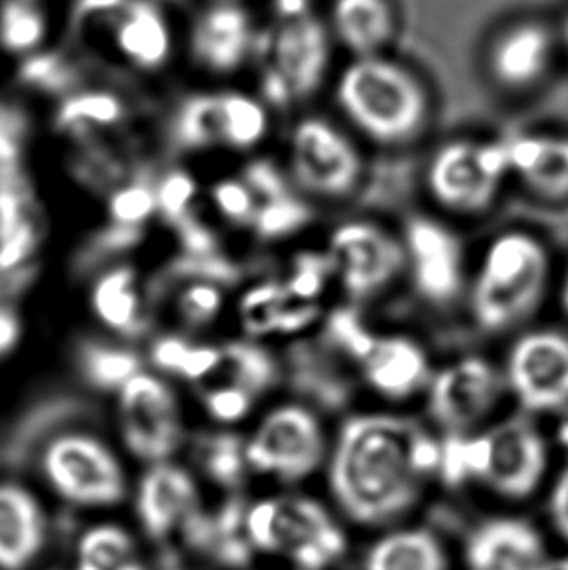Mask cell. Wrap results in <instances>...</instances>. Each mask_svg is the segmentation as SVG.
I'll return each instance as SVG.
<instances>
[{
	"mask_svg": "<svg viewBox=\"0 0 568 570\" xmlns=\"http://www.w3.org/2000/svg\"><path fill=\"white\" fill-rule=\"evenodd\" d=\"M440 439L398 413H359L341 424L323 468L333 509L349 528L408 524L438 485Z\"/></svg>",
	"mask_w": 568,
	"mask_h": 570,
	"instance_id": "cell-1",
	"label": "cell"
},
{
	"mask_svg": "<svg viewBox=\"0 0 568 570\" xmlns=\"http://www.w3.org/2000/svg\"><path fill=\"white\" fill-rule=\"evenodd\" d=\"M549 473L551 444L538 424L523 416L440 439L438 485L476 489L520 507L546 491Z\"/></svg>",
	"mask_w": 568,
	"mask_h": 570,
	"instance_id": "cell-2",
	"label": "cell"
},
{
	"mask_svg": "<svg viewBox=\"0 0 568 570\" xmlns=\"http://www.w3.org/2000/svg\"><path fill=\"white\" fill-rule=\"evenodd\" d=\"M244 535L255 559L288 570H337L351 551L349 524L337 510L302 491L246 499Z\"/></svg>",
	"mask_w": 568,
	"mask_h": 570,
	"instance_id": "cell-3",
	"label": "cell"
},
{
	"mask_svg": "<svg viewBox=\"0 0 568 570\" xmlns=\"http://www.w3.org/2000/svg\"><path fill=\"white\" fill-rule=\"evenodd\" d=\"M335 101L346 121L380 147L415 142L432 117L427 85L388 55L351 59L339 72Z\"/></svg>",
	"mask_w": 568,
	"mask_h": 570,
	"instance_id": "cell-4",
	"label": "cell"
},
{
	"mask_svg": "<svg viewBox=\"0 0 568 570\" xmlns=\"http://www.w3.org/2000/svg\"><path fill=\"white\" fill-rule=\"evenodd\" d=\"M549 283L546 244L530 232H502L484 247L469 281L471 317L481 332H510L538 312Z\"/></svg>",
	"mask_w": 568,
	"mask_h": 570,
	"instance_id": "cell-5",
	"label": "cell"
},
{
	"mask_svg": "<svg viewBox=\"0 0 568 570\" xmlns=\"http://www.w3.org/2000/svg\"><path fill=\"white\" fill-rule=\"evenodd\" d=\"M39 475L61 507L92 518L111 517L131 499L121 458L104 440L85 432L49 440L39 454Z\"/></svg>",
	"mask_w": 568,
	"mask_h": 570,
	"instance_id": "cell-6",
	"label": "cell"
},
{
	"mask_svg": "<svg viewBox=\"0 0 568 570\" xmlns=\"http://www.w3.org/2000/svg\"><path fill=\"white\" fill-rule=\"evenodd\" d=\"M333 38L312 10L284 12L263 47L262 92L273 108H291L322 88L330 72Z\"/></svg>",
	"mask_w": 568,
	"mask_h": 570,
	"instance_id": "cell-7",
	"label": "cell"
},
{
	"mask_svg": "<svg viewBox=\"0 0 568 570\" xmlns=\"http://www.w3.org/2000/svg\"><path fill=\"white\" fill-rule=\"evenodd\" d=\"M330 446L320 416L312 409L288 403L265 415L246 440L247 470L283 489H296L323 473Z\"/></svg>",
	"mask_w": 568,
	"mask_h": 570,
	"instance_id": "cell-8",
	"label": "cell"
},
{
	"mask_svg": "<svg viewBox=\"0 0 568 570\" xmlns=\"http://www.w3.org/2000/svg\"><path fill=\"white\" fill-rule=\"evenodd\" d=\"M510 178L507 140H445L424 174L430 197L458 215H479Z\"/></svg>",
	"mask_w": 568,
	"mask_h": 570,
	"instance_id": "cell-9",
	"label": "cell"
},
{
	"mask_svg": "<svg viewBox=\"0 0 568 570\" xmlns=\"http://www.w3.org/2000/svg\"><path fill=\"white\" fill-rule=\"evenodd\" d=\"M507 392L502 368L487 356L466 355L432 371L424 395L440 431L468 434L483 429Z\"/></svg>",
	"mask_w": 568,
	"mask_h": 570,
	"instance_id": "cell-10",
	"label": "cell"
},
{
	"mask_svg": "<svg viewBox=\"0 0 568 570\" xmlns=\"http://www.w3.org/2000/svg\"><path fill=\"white\" fill-rule=\"evenodd\" d=\"M333 281L353 301L384 293L405 271L400 236L372 220H349L331 232L325 247Z\"/></svg>",
	"mask_w": 568,
	"mask_h": 570,
	"instance_id": "cell-11",
	"label": "cell"
},
{
	"mask_svg": "<svg viewBox=\"0 0 568 570\" xmlns=\"http://www.w3.org/2000/svg\"><path fill=\"white\" fill-rule=\"evenodd\" d=\"M291 176L302 191L320 199H345L364 176L353 139L325 117H304L291 135Z\"/></svg>",
	"mask_w": 568,
	"mask_h": 570,
	"instance_id": "cell-12",
	"label": "cell"
},
{
	"mask_svg": "<svg viewBox=\"0 0 568 570\" xmlns=\"http://www.w3.org/2000/svg\"><path fill=\"white\" fill-rule=\"evenodd\" d=\"M129 504L140 540L156 549L177 543L193 518L207 507L197 475L174 462L148 465L133 485Z\"/></svg>",
	"mask_w": 568,
	"mask_h": 570,
	"instance_id": "cell-13",
	"label": "cell"
},
{
	"mask_svg": "<svg viewBox=\"0 0 568 570\" xmlns=\"http://www.w3.org/2000/svg\"><path fill=\"white\" fill-rule=\"evenodd\" d=\"M119 429L127 452L146 468L172 462L184 442L176 395L161 380L140 372L121 387Z\"/></svg>",
	"mask_w": 568,
	"mask_h": 570,
	"instance_id": "cell-14",
	"label": "cell"
},
{
	"mask_svg": "<svg viewBox=\"0 0 568 570\" xmlns=\"http://www.w3.org/2000/svg\"><path fill=\"white\" fill-rule=\"evenodd\" d=\"M508 393L528 413H559L568 405V335L536 330L520 335L505 364Z\"/></svg>",
	"mask_w": 568,
	"mask_h": 570,
	"instance_id": "cell-15",
	"label": "cell"
},
{
	"mask_svg": "<svg viewBox=\"0 0 568 570\" xmlns=\"http://www.w3.org/2000/svg\"><path fill=\"white\" fill-rule=\"evenodd\" d=\"M341 325L349 330L341 343L353 355L362 380L372 392L384 400L405 401L427 390L432 366L429 353L419 341L400 333H369L356 322L354 332L349 324Z\"/></svg>",
	"mask_w": 568,
	"mask_h": 570,
	"instance_id": "cell-16",
	"label": "cell"
},
{
	"mask_svg": "<svg viewBox=\"0 0 568 570\" xmlns=\"http://www.w3.org/2000/svg\"><path fill=\"white\" fill-rule=\"evenodd\" d=\"M400 238L417 294L432 306L456 301L466 286V249L460 236L430 216H413Z\"/></svg>",
	"mask_w": 568,
	"mask_h": 570,
	"instance_id": "cell-17",
	"label": "cell"
},
{
	"mask_svg": "<svg viewBox=\"0 0 568 570\" xmlns=\"http://www.w3.org/2000/svg\"><path fill=\"white\" fill-rule=\"evenodd\" d=\"M46 499L20 479H0V570H41L53 551Z\"/></svg>",
	"mask_w": 568,
	"mask_h": 570,
	"instance_id": "cell-18",
	"label": "cell"
},
{
	"mask_svg": "<svg viewBox=\"0 0 568 570\" xmlns=\"http://www.w3.org/2000/svg\"><path fill=\"white\" fill-rule=\"evenodd\" d=\"M559 36L541 20H518L492 36L484 51V70L492 85L508 94L538 88L554 69Z\"/></svg>",
	"mask_w": 568,
	"mask_h": 570,
	"instance_id": "cell-19",
	"label": "cell"
},
{
	"mask_svg": "<svg viewBox=\"0 0 568 570\" xmlns=\"http://www.w3.org/2000/svg\"><path fill=\"white\" fill-rule=\"evenodd\" d=\"M546 533L520 514H494L477 522L463 541V570H543L551 559Z\"/></svg>",
	"mask_w": 568,
	"mask_h": 570,
	"instance_id": "cell-20",
	"label": "cell"
},
{
	"mask_svg": "<svg viewBox=\"0 0 568 570\" xmlns=\"http://www.w3.org/2000/svg\"><path fill=\"white\" fill-rule=\"evenodd\" d=\"M117 51L139 69H158L168 61L172 33L168 22L150 0H121L106 14Z\"/></svg>",
	"mask_w": 568,
	"mask_h": 570,
	"instance_id": "cell-21",
	"label": "cell"
},
{
	"mask_svg": "<svg viewBox=\"0 0 568 570\" xmlns=\"http://www.w3.org/2000/svg\"><path fill=\"white\" fill-rule=\"evenodd\" d=\"M510 176L539 199H568V137L528 132L507 140Z\"/></svg>",
	"mask_w": 568,
	"mask_h": 570,
	"instance_id": "cell-22",
	"label": "cell"
},
{
	"mask_svg": "<svg viewBox=\"0 0 568 570\" xmlns=\"http://www.w3.org/2000/svg\"><path fill=\"white\" fill-rule=\"evenodd\" d=\"M361 570H453V556L440 533L408 522L374 533Z\"/></svg>",
	"mask_w": 568,
	"mask_h": 570,
	"instance_id": "cell-23",
	"label": "cell"
},
{
	"mask_svg": "<svg viewBox=\"0 0 568 570\" xmlns=\"http://www.w3.org/2000/svg\"><path fill=\"white\" fill-rule=\"evenodd\" d=\"M331 38L354 57L385 55L398 36V12L392 0H331Z\"/></svg>",
	"mask_w": 568,
	"mask_h": 570,
	"instance_id": "cell-24",
	"label": "cell"
},
{
	"mask_svg": "<svg viewBox=\"0 0 568 570\" xmlns=\"http://www.w3.org/2000/svg\"><path fill=\"white\" fill-rule=\"evenodd\" d=\"M254 47V26L238 4H216L197 18L192 33L195 61L215 70L238 69Z\"/></svg>",
	"mask_w": 568,
	"mask_h": 570,
	"instance_id": "cell-25",
	"label": "cell"
},
{
	"mask_svg": "<svg viewBox=\"0 0 568 570\" xmlns=\"http://www.w3.org/2000/svg\"><path fill=\"white\" fill-rule=\"evenodd\" d=\"M143 557V540L131 522L96 517L72 540L69 570H121Z\"/></svg>",
	"mask_w": 568,
	"mask_h": 570,
	"instance_id": "cell-26",
	"label": "cell"
},
{
	"mask_svg": "<svg viewBox=\"0 0 568 570\" xmlns=\"http://www.w3.org/2000/svg\"><path fill=\"white\" fill-rule=\"evenodd\" d=\"M192 458L195 470L210 485L226 493L242 494L246 485V440L232 432H203L192 440Z\"/></svg>",
	"mask_w": 568,
	"mask_h": 570,
	"instance_id": "cell-27",
	"label": "cell"
},
{
	"mask_svg": "<svg viewBox=\"0 0 568 570\" xmlns=\"http://www.w3.org/2000/svg\"><path fill=\"white\" fill-rule=\"evenodd\" d=\"M92 304L98 317L111 330L127 337H139L146 332V320L140 312L131 267L121 265L108 271L94 286Z\"/></svg>",
	"mask_w": 568,
	"mask_h": 570,
	"instance_id": "cell-28",
	"label": "cell"
},
{
	"mask_svg": "<svg viewBox=\"0 0 568 570\" xmlns=\"http://www.w3.org/2000/svg\"><path fill=\"white\" fill-rule=\"evenodd\" d=\"M127 117L124 100L106 90L70 94L55 117V127L78 140L98 135L100 129L117 127Z\"/></svg>",
	"mask_w": 568,
	"mask_h": 570,
	"instance_id": "cell-29",
	"label": "cell"
},
{
	"mask_svg": "<svg viewBox=\"0 0 568 570\" xmlns=\"http://www.w3.org/2000/svg\"><path fill=\"white\" fill-rule=\"evenodd\" d=\"M174 150H199L224 142L221 94L192 96L179 106L168 131Z\"/></svg>",
	"mask_w": 568,
	"mask_h": 570,
	"instance_id": "cell-30",
	"label": "cell"
},
{
	"mask_svg": "<svg viewBox=\"0 0 568 570\" xmlns=\"http://www.w3.org/2000/svg\"><path fill=\"white\" fill-rule=\"evenodd\" d=\"M216 372H224L226 384L239 387L252 397H259L270 392L278 380V368L275 358L267 348L254 343H231L221 351V364Z\"/></svg>",
	"mask_w": 568,
	"mask_h": 570,
	"instance_id": "cell-31",
	"label": "cell"
},
{
	"mask_svg": "<svg viewBox=\"0 0 568 570\" xmlns=\"http://www.w3.org/2000/svg\"><path fill=\"white\" fill-rule=\"evenodd\" d=\"M77 364L88 384L111 392L139 374L140 356L131 348L88 340L78 345Z\"/></svg>",
	"mask_w": 568,
	"mask_h": 570,
	"instance_id": "cell-32",
	"label": "cell"
},
{
	"mask_svg": "<svg viewBox=\"0 0 568 570\" xmlns=\"http://www.w3.org/2000/svg\"><path fill=\"white\" fill-rule=\"evenodd\" d=\"M223 106L224 142L236 148H252L270 129V117L262 101L246 94H221Z\"/></svg>",
	"mask_w": 568,
	"mask_h": 570,
	"instance_id": "cell-33",
	"label": "cell"
},
{
	"mask_svg": "<svg viewBox=\"0 0 568 570\" xmlns=\"http://www.w3.org/2000/svg\"><path fill=\"white\" fill-rule=\"evenodd\" d=\"M46 16L36 0H4L0 4V46L28 53L43 41Z\"/></svg>",
	"mask_w": 568,
	"mask_h": 570,
	"instance_id": "cell-34",
	"label": "cell"
},
{
	"mask_svg": "<svg viewBox=\"0 0 568 570\" xmlns=\"http://www.w3.org/2000/svg\"><path fill=\"white\" fill-rule=\"evenodd\" d=\"M143 238H145V232L140 226L111 223L100 232H96L92 238L86 239L85 246L80 247L75 255L72 269L77 275H88L92 271L100 269L101 265L114 262L117 257L135 249Z\"/></svg>",
	"mask_w": 568,
	"mask_h": 570,
	"instance_id": "cell-35",
	"label": "cell"
},
{
	"mask_svg": "<svg viewBox=\"0 0 568 570\" xmlns=\"http://www.w3.org/2000/svg\"><path fill=\"white\" fill-rule=\"evenodd\" d=\"M291 302L294 298L286 293L283 283L270 281L254 286L239 304L242 324L254 337L278 332V322Z\"/></svg>",
	"mask_w": 568,
	"mask_h": 570,
	"instance_id": "cell-36",
	"label": "cell"
},
{
	"mask_svg": "<svg viewBox=\"0 0 568 570\" xmlns=\"http://www.w3.org/2000/svg\"><path fill=\"white\" fill-rule=\"evenodd\" d=\"M310 207L292 193L283 199L259 205L252 226L259 238L278 239L298 232L302 226L310 223Z\"/></svg>",
	"mask_w": 568,
	"mask_h": 570,
	"instance_id": "cell-37",
	"label": "cell"
},
{
	"mask_svg": "<svg viewBox=\"0 0 568 570\" xmlns=\"http://www.w3.org/2000/svg\"><path fill=\"white\" fill-rule=\"evenodd\" d=\"M197 191L195 179L184 170H172L156 181V210L176 226L192 213V200Z\"/></svg>",
	"mask_w": 568,
	"mask_h": 570,
	"instance_id": "cell-38",
	"label": "cell"
},
{
	"mask_svg": "<svg viewBox=\"0 0 568 570\" xmlns=\"http://www.w3.org/2000/svg\"><path fill=\"white\" fill-rule=\"evenodd\" d=\"M223 304V294L218 286L207 283H189L184 293L177 298V312L189 327L207 325L218 316Z\"/></svg>",
	"mask_w": 568,
	"mask_h": 570,
	"instance_id": "cell-39",
	"label": "cell"
},
{
	"mask_svg": "<svg viewBox=\"0 0 568 570\" xmlns=\"http://www.w3.org/2000/svg\"><path fill=\"white\" fill-rule=\"evenodd\" d=\"M242 181L246 184L249 191L254 193L257 207L263 203L283 199L286 195H292L288 179L284 178L283 171L278 170L277 166L270 160H255V163L247 164Z\"/></svg>",
	"mask_w": 568,
	"mask_h": 570,
	"instance_id": "cell-40",
	"label": "cell"
},
{
	"mask_svg": "<svg viewBox=\"0 0 568 570\" xmlns=\"http://www.w3.org/2000/svg\"><path fill=\"white\" fill-rule=\"evenodd\" d=\"M213 199H215L216 207L221 208V213L232 223L249 224V226L254 223L257 200L244 181L226 179V181L216 184L213 189Z\"/></svg>",
	"mask_w": 568,
	"mask_h": 570,
	"instance_id": "cell-41",
	"label": "cell"
},
{
	"mask_svg": "<svg viewBox=\"0 0 568 570\" xmlns=\"http://www.w3.org/2000/svg\"><path fill=\"white\" fill-rule=\"evenodd\" d=\"M203 400H205L208 415L218 423H238L254 405V397L249 393L232 385H218L207 390Z\"/></svg>",
	"mask_w": 568,
	"mask_h": 570,
	"instance_id": "cell-42",
	"label": "cell"
},
{
	"mask_svg": "<svg viewBox=\"0 0 568 570\" xmlns=\"http://www.w3.org/2000/svg\"><path fill=\"white\" fill-rule=\"evenodd\" d=\"M547 525L568 551V460L547 485Z\"/></svg>",
	"mask_w": 568,
	"mask_h": 570,
	"instance_id": "cell-43",
	"label": "cell"
},
{
	"mask_svg": "<svg viewBox=\"0 0 568 570\" xmlns=\"http://www.w3.org/2000/svg\"><path fill=\"white\" fill-rule=\"evenodd\" d=\"M22 80L47 92H65L75 85V72L67 67V62L39 57L23 67Z\"/></svg>",
	"mask_w": 568,
	"mask_h": 570,
	"instance_id": "cell-44",
	"label": "cell"
},
{
	"mask_svg": "<svg viewBox=\"0 0 568 570\" xmlns=\"http://www.w3.org/2000/svg\"><path fill=\"white\" fill-rule=\"evenodd\" d=\"M174 228H176L185 254L208 255L218 252L215 232L200 223L193 213L185 216L184 220H179Z\"/></svg>",
	"mask_w": 568,
	"mask_h": 570,
	"instance_id": "cell-45",
	"label": "cell"
},
{
	"mask_svg": "<svg viewBox=\"0 0 568 570\" xmlns=\"http://www.w3.org/2000/svg\"><path fill=\"white\" fill-rule=\"evenodd\" d=\"M189 351H192V345L187 341L168 335V337H161L154 343L150 361L160 371L179 374V368L184 364L185 356L189 355Z\"/></svg>",
	"mask_w": 568,
	"mask_h": 570,
	"instance_id": "cell-46",
	"label": "cell"
},
{
	"mask_svg": "<svg viewBox=\"0 0 568 570\" xmlns=\"http://www.w3.org/2000/svg\"><path fill=\"white\" fill-rule=\"evenodd\" d=\"M221 364V351L213 347H192L189 355L185 356L184 364L179 368V376L187 380L207 379L208 374H215Z\"/></svg>",
	"mask_w": 568,
	"mask_h": 570,
	"instance_id": "cell-47",
	"label": "cell"
},
{
	"mask_svg": "<svg viewBox=\"0 0 568 570\" xmlns=\"http://www.w3.org/2000/svg\"><path fill=\"white\" fill-rule=\"evenodd\" d=\"M20 337V322L12 309L0 306V355L14 347Z\"/></svg>",
	"mask_w": 568,
	"mask_h": 570,
	"instance_id": "cell-48",
	"label": "cell"
},
{
	"mask_svg": "<svg viewBox=\"0 0 568 570\" xmlns=\"http://www.w3.org/2000/svg\"><path fill=\"white\" fill-rule=\"evenodd\" d=\"M555 446L567 455L568 460V405L557 413V423H555Z\"/></svg>",
	"mask_w": 568,
	"mask_h": 570,
	"instance_id": "cell-49",
	"label": "cell"
},
{
	"mask_svg": "<svg viewBox=\"0 0 568 570\" xmlns=\"http://www.w3.org/2000/svg\"><path fill=\"white\" fill-rule=\"evenodd\" d=\"M543 570H568V551L561 556H551Z\"/></svg>",
	"mask_w": 568,
	"mask_h": 570,
	"instance_id": "cell-50",
	"label": "cell"
},
{
	"mask_svg": "<svg viewBox=\"0 0 568 570\" xmlns=\"http://www.w3.org/2000/svg\"><path fill=\"white\" fill-rule=\"evenodd\" d=\"M557 36H559V46H561L568 55V12L565 14V18H562L561 30H559Z\"/></svg>",
	"mask_w": 568,
	"mask_h": 570,
	"instance_id": "cell-51",
	"label": "cell"
},
{
	"mask_svg": "<svg viewBox=\"0 0 568 570\" xmlns=\"http://www.w3.org/2000/svg\"><path fill=\"white\" fill-rule=\"evenodd\" d=\"M561 302L562 308H565L568 316V269L567 273H565V278H562Z\"/></svg>",
	"mask_w": 568,
	"mask_h": 570,
	"instance_id": "cell-52",
	"label": "cell"
},
{
	"mask_svg": "<svg viewBox=\"0 0 568 570\" xmlns=\"http://www.w3.org/2000/svg\"><path fill=\"white\" fill-rule=\"evenodd\" d=\"M172 570H189V569H172Z\"/></svg>",
	"mask_w": 568,
	"mask_h": 570,
	"instance_id": "cell-53",
	"label": "cell"
},
{
	"mask_svg": "<svg viewBox=\"0 0 568 570\" xmlns=\"http://www.w3.org/2000/svg\"><path fill=\"white\" fill-rule=\"evenodd\" d=\"M249 570H252V569H249Z\"/></svg>",
	"mask_w": 568,
	"mask_h": 570,
	"instance_id": "cell-54",
	"label": "cell"
}]
</instances>
